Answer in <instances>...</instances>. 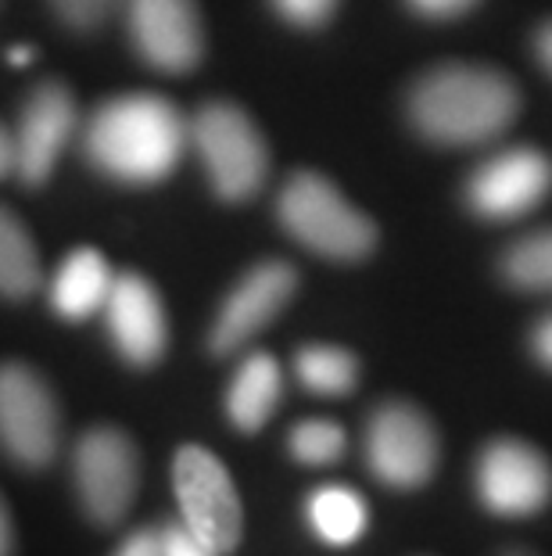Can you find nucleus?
I'll return each instance as SVG.
<instances>
[{
  "label": "nucleus",
  "mask_w": 552,
  "mask_h": 556,
  "mask_svg": "<svg viewBox=\"0 0 552 556\" xmlns=\"http://www.w3.org/2000/svg\"><path fill=\"white\" fill-rule=\"evenodd\" d=\"M191 144V119L158 93H123L93 109L84 129V155L119 184H158Z\"/></svg>",
  "instance_id": "nucleus-1"
},
{
  "label": "nucleus",
  "mask_w": 552,
  "mask_h": 556,
  "mask_svg": "<svg viewBox=\"0 0 552 556\" xmlns=\"http://www.w3.org/2000/svg\"><path fill=\"white\" fill-rule=\"evenodd\" d=\"M521 93L488 65H438L409 90V119L434 144H488L513 126Z\"/></svg>",
  "instance_id": "nucleus-2"
},
{
  "label": "nucleus",
  "mask_w": 552,
  "mask_h": 556,
  "mask_svg": "<svg viewBox=\"0 0 552 556\" xmlns=\"http://www.w3.org/2000/svg\"><path fill=\"white\" fill-rule=\"evenodd\" d=\"M277 216L298 244L334 263L367 258L377 244L373 219L362 216L323 173L312 169H301L284 184L277 198Z\"/></svg>",
  "instance_id": "nucleus-3"
},
{
  "label": "nucleus",
  "mask_w": 552,
  "mask_h": 556,
  "mask_svg": "<svg viewBox=\"0 0 552 556\" xmlns=\"http://www.w3.org/2000/svg\"><path fill=\"white\" fill-rule=\"evenodd\" d=\"M191 144L222 201H248L269 173V148L241 104L208 101L191 119Z\"/></svg>",
  "instance_id": "nucleus-4"
},
{
  "label": "nucleus",
  "mask_w": 552,
  "mask_h": 556,
  "mask_svg": "<svg viewBox=\"0 0 552 556\" xmlns=\"http://www.w3.org/2000/svg\"><path fill=\"white\" fill-rule=\"evenodd\" d=\"M172 492L180 503V525L216 556L233 553L244 535L241 495L230 470L202 445H183L172 456Z\"/></svg>",
  "instance_id": "nucleus-5"
},
{
  "label": "nucleus",
  "mask_w": 552,
  "mask_h": 556,
  "mask_svg": "<svg viewBox=\"0 0 552 556\" xmlns=\"http://www.w3.org/2000/svg\"><path fill=\"white\" fill-rule=\"evenodd\" d=\"M62 442V413L43 377L26 363L0 366V448L18 467L40 470Z\"/></svg>",
  "instance_id": "nucleus-6"
},
{
  "label": "nucleus",
  "mask_w": 552,
  "mask_h": 556,
  "mask_svg": "<svg viewBox=\"0 0 552 556\" xmlns=\"http://www.w3.org/2000/svg\"><path fill=\"white\" fill-rule=\"evenodd\" d=\"M73 481L79 506L98 525H119L137 500L140 456L119 428H90L73 448Z\"/></svg>",
  "instance_id": "nucleus-7"
},
{
  "label": "nucleus",
  "mask_w": 552,
  "mask_h": 556,
  "mask_svg": "<svg viewBox=\"0 0 552 556\" xmlns=\"http://www.w3.org/2000/svg\"><path fill=\"white\" fill-rule=\"evenodd\" d=\"M367 464L387 489H420L438 470V431L413 402H384L367 424Z\"/></svg>",
  "instance_id": "nucleus-8"
},
{
  "label": "nucleus",
  "mask_w": 552,
  "mask_h": 556,
  "mask_svg": "<svg viewBox=\"0 0 552 556\" xmlns=\"http://www.w3.org/2000/svg\"><path fill=\"white\" fill-rule=\"evenodd\" d=\"M126 33L158 73H191L205 54V26L194 0H123Z\"/></svg>",
  "instance_id": "nucleus-9"
},
{
  "label": "nucleus",
  "mask_w": 552,
  "mask_h": 556,
  "mask_svg": "<svg viewBox=\"0 0 552 556\" xmlns=\"http://www.w3.org/2000/svg\"><path fill=\"white\" fill-rule=\"evenodd\" d=\"M477 495L499 517H531L552 500V467L535 445L499 438L477 459Z\"/></svg>",
  "instance_id": "nucleus-10"
},
{
  "label": "nucleus",
  "mask_w": 552,
  "mask_h": 556,
  "mask_svg": "<svg viewBox=\"0 0 552 556\" xmlns=\"http://www.w3.org/2000/svg\"><path fill=\"white\" fill-rule=\"evenodd\" d=\"M79 126V109L73 90L62 79H43L22 104L15 137V176L22 184H43L57 165V155L73 140Z\"/></svg>",
  "instance_id": "nucleus-11"
},
{
  "label": "nucleus",
  "mask_w": 552,
  "mask_h": 556,
  "mask_svg": "<svg viewBox=\"0 0 552 556\" xmlns=\"http://www.w3.org/2000/svg\"><path fill=\"white\" fill-rule=\"evenodd\" d=\"M549 184V159L538 148L521 144L477 165L466 184V201L485 219H516L545 198Z\"/></svg>",
  "instance_id": "nucleus-12"
},
{
  "label": "nucleus",
  "mask_w": 552,
  "mask_h": 556,
  "mask_svg": "<svg viewBox=\"0 0 552 556\" xmlns=\"http://www.w3.org/2000/svg\"><path fill=\"white\" fill-rule=\"evenodd\" d=\"M298 288V274L291 263H280V258H269V263H258L248 269L238 288L227 294L222 309L213 324V352L216 356H230L241 345L258 334L262 327H269L277 319V313L291 302V294Z\"/></svg>",
  "instance_id": "nucleus-13"
},
{
  "label": "nucleus",
  "mask_w": 552,
  "mask_h": 556,
  "mask_svg": "<svg viewBox=\"0 0 552 556\" xmlns=\"http://www.w3.org/2000/svg\"><path fill=\"white\" fill-rule=\"evenodd\" d=\"M104 324L129 366H155L166 356L169 324L155 283L140 274H115L108 302H104Z\"/></svg>",
  "instance_id": "nucleus-14"
},
{
  "label": "nucleus",
  "mask_w": 552,
  "mask_h": 556,
  "mask_svg": "<svg viewBox=\"0 0 552 556\" xmlns=\"http://www.w3.org/2000/svg\"><path fill=\"white\" fill-rule=\"evenodd\" d=\"M112 280H115L112 266L104 263V255L98 248H76L51 280L54 313L73 319V324L101 313L104 302H108Z\"/></svg>",
  "instance_id": "nucleus-15"
},
{
  "label": "nucleus",
  "mask_w": 552,
  "mask_h": 556,
  "mask_svg": "<svg viewBox=\"0 0 552 556\" xmlns=\"http://www.w3.org/2000/svg\"><path fill=\"white\" fill-rule=\"evenodd\" d=\"M280 392H284V374L280 363L269 352H252L248 359L238 366L227 392V417L238 431L252 434L273 417Z\"/></svg>",
  "instance_id": "nucleus-16"
},
{
  "label": "nucleus",
  "mask_w": 552,
  "mask_h": 556,
  "mask_svg": "<svg viewBox=\"0 0 552 556\" xmlns=\"http://www.w3.org/2000/svg\"><path fill=\"white\" fill-rule=\"evenodd\" d=\"M305 520H309L312 535L323 539L326 546H351L367 531L370 510L367 500L348 484H323L305 500Z\"/></svg>",
  "instance_id": "nucleus-17"
},
{
  "label": "nucleus",
  "mask_w": 552,
  "mask_h": 556,
  "mask_svg": "<svg viewBox=\"0 0 552 556\" xmlns=\"http://www.w3.org/2000/svg\"><path fill=\"white\" fill-rule=\"evenodd\" d=\"M40 288V255L26 223L0 205V294L4 299H29Z\"/></svg>",
  "instance_id": "nucleus-18"
},
{
  "label": "nucleus",
  "mask_w": 552,
  "mask_h": 556,
  "mask_svg": "<svg viewBox=\"0 0 552 556\" xmlns=\"http://www.w3.org/2000/svg\"><path fill=\"white\" fill-rule=\"evenodd\" d=\"M295 374L316 395H348L359 381V363L337 345H305L295 359Z\"/></svg>",
  "instance_id": "nucleus-19"
},
{
  "label": "nucleus",
  "mask_w": 552,
  "mask_h": 556,
  "mask_svg": "<svg viewBox=\"0 0 552 556\" xmlns=\"http://www.w3.org/2000/svg\"><path fill=\"white\" fill-rule=\"evenodd\" d=\"M502 277L521 291H552V227L513 241L502 252Z\"/></svg>",
  "instance_id": "nucleus-20"
},
{
  "label": "nucleus",
  "mask_w": 552,
  "mask_h": 556,
  "mask_svg": "<svg viewBox=\"0 0 552 556\" xmlns=\"http://www.w3.org/2000/svg\"><path fill=\"white\" fill-rule=\"evenodd\" d=\"M287 448L305 467H326L345 453V431L334 420H301L291 431Z\"/></svg>",
  "instance_id": "nucleus-21"
},
{
  "label": "nucleus",
  "mask_w": 552,
  "mask_h": 556,
  "mask_svg": "<svg viewBox=\"0 0 552 556\" xmlns=\"http://www.w3.org/2000/svg\"><path fill=\"white\" fill-rule=\"evenodd\" d=\"M51 11L76 33H98L115 11L123 8V0H47Z\"/></svg>",
  "instance_id": "nucleus-22"
},
{
  "label": "nucleus",
  "mask_w": 552,
  "mask_h": 556,
  "mask_svg": "<svg viewBox=\"0 0 552 556\" xmlns=\"http://www.w3.org/2000/svg\"><path fill=\"white\" fill-rule=\"evenodd\" d=\"M337 4L341 0H273L277 15L301 29H320L323 22H331Z\"/></svg>",
  "instance_id": "nucleus-23"
},
{
  "label": "nucleus",
  "mask_w": 552,
  "mask_h": 556,
  "mask_svg": "<svg viewBox=\"0 0 552 556\" xmlns=\"http://www.w3.org/2000/svg\"><path fill=\"white\" fill-rule=\"evenodd\" d=\"M162 553L166 556H216L213 549H205L183 525L162 528Z\"/></svg>",
  "instance_id": "nucleus-24"
},
{
  "label": "nucleus",
  "mask_w": 552,
  "mask_h": 556,
  "mask_svg": "<svg viewBox=\"0 0 552 556\" xmlns=\"http://www.w3.org/2000/svg\"><path fill=\"white\" fill-rule=\"evenodd\" d=\"M477 0H409V8L424 18H460Z\"/></svg>",
  "instance_id": "nucleus-25"
},
{
  "label": "nucleus",
  "mask_w": 552,
  "mask_h": 556,
  "mask_svg": "<svg viewBox=\"0 0 552 556\" xmlns=\"http://www.w3.org/2000/svg\"><path fill=\"white\" fill-rule=\"evenodd\" d=\"M115 556H166L162 553V531H137L129 535Z\"/></svg>",
  "instance_id": "nucleus-26"
},
{
  "label": "nucleus",
  "mask_w": 552,
  "mask_h": 556,
  "mask_svg": "<svg viewBox=\"0 0 552 556\" xmlns=\"http://www.w3.org/2000/svg\"><path fill=\"white\" fill-rule=\"evenodd\" d=\"M531 352L538 356V363L552 370V313L535 324V330H531Z\"/></svg>",
  "instance_id": "nucleus-27"
},
{
  "label": "nucleus",
  "mask_w": 552,
  "mask_h": 556,
  "mask_svg": "<svg viewBox=\"0 0 552 556\" xmlns=\"http://www.w3.org/2000/svg\"><path fill=\"white\" fill-rule=\"evenodd\" d=\"M11 173H15V137H11V129L0 126V180Z\"/></svg>",
  "instance_id": "nucleus-28"
},
{
  "label": "nucleus",
  "mask_w": 552,
  "mask_h": 556,
  "mask_svg": "<svg viewBox=\"0 0 552 556\" xmlns=\"http://www.w3.org/2000/svg\"><path fill=\"white\" fill-rule=\"evenodd\" d=\"M535 54H538V62H542L552 73V22L538 26V33H535Z\"/></svg>",
  "instance_id": "nucleus-29"
},
{
  "label": "nucleus",
  "mask_w": 552,
  "mask_h": 556,
  "mask_svg": "<svg viewBox=\"0 0 552 556\" xmlns=\"http://www.w3.org/2000/svg\"><path fill=\"white\" fill-rule=\"evenodd\" d=\"M11 546H15V531H11L8 506H4V500H0V556H11Z\"/></svg>",
  "instance_id": "nucleus-30"
},
{
  "label": "nucleus",
  "mask_w": 552,
  "mask_h": 556,
  "mask_svg": "<svg viewBox=\"0 0 552 556\" xmlns=\"http://www.w3.org/2000/svg\"><path fill=\"white\" fill-rule=\"evenodd\" d=\"M26 62H33V51L29 47H15V51H11V65H26Z\"/></svg>",
  "instance_id": "nucleus-31"
},
{
  "label": "nucleus",
  "mask_w": 552,
  "mask_h": 556,
  "mask_svg": "<svg viewBox=\"0 0 552 556\" xmlns=\"http://www.w3.org/2000/svg\"><path fill=\"white\" fill-rule=\"evenodd\" d=\"M502 556H535V553H527V549H510V553H502Z\"/></svg>",
  "instance_id": "nucleus-32"
}]
</instances>
